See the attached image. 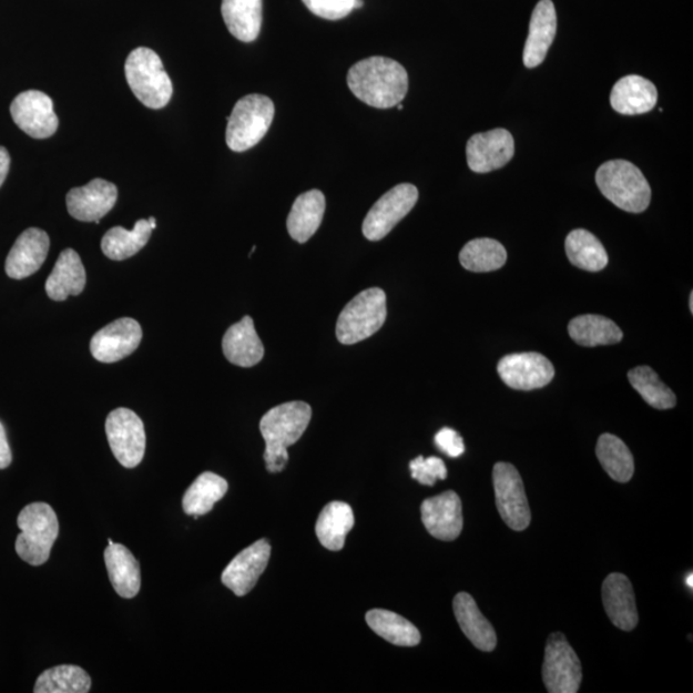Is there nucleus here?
Listing matches in <instances>:
<instances>
[{
	"label": "nucleus",
	"instance_id": "obj_37",
	"mask_svg": "<svg viewBox=\"0 0 693 693\" xmlns=\"http://www.w3.org/2000/svg\"><path fill=\"white\" fill-rule=\"evenodd\" d=\"M91 676L77 665H59L39 675L35 693H88L91 691Z\"/></svg>",
	"mask_w": 693,
	"mask_h": 693
},
{
	"label": "nucleus",
	"instance_id": "obj_18",
	"mask_svg": "<svg viewBox=\"0 0 693 693\" xmlns=\"http://www.w3.org/2000/svg\"><path fill=\"white\" fill-rule=\"evenodd\" d=\"M421 520L429 534L440 541H453L462 531V503L458 493L447 491L421 505Z\"/></svg>",
	"mask_w": 693,
	"mask_h": 693
},
{
	"label": "nucleus",
	"instance_id": "obj_36",
	"mask_svg": "<svg viewBox=\"0 0 693 693\" xmlns=\"http://www.w3.org/2000/svg\"><path fill=\"white\" fill-rule=\"evenodd\" d=\"M507 249L502 244L489 238L470 241L460 252L462 267L472 273L499 271L507 264Z\"/></svg>",
	"mask_w": 693,
	"mask_h": 693
},
{
	"label": "nucleus",
	"instance_id": "obj_9",
	"mask_svg": "<svg viewBox=\"0 0 693 693\" xmlns=\"http://www.w3.org/2000/svg\"><path fill=\"white\" fill-rule=\"evenodd\" d=\"M542 676L550 693H577L581 687V660L562 633H552L546 643Z\"/></svg>",
	"mask_w": 693,
	"mask_h": 693
},
{
	"label": "nucleus",
	"instance_id": "obj_42",
	"mask_svg": "<svg viewBox=\"0 0 693 693\" xmlns=\"http://www.w3.org/2000/svg\"><path fill=\"white\" fill-rule=\"evenodd\" d=\"M12 462V451L8 444L6 429L0 422V470L7 469Z\"/></svg>",
	"mask_w": 693,
	"mask_h": 693
},
{
	"label": "nucleus",
	"instance_id": "obj_5",
	"mask_svg": "<svg viewBox=\"0 0 693 693\" xmlns=\"http://www.w3.org/2000/svg\"><path fill=\"white\" fill-rule=\"evenodd\" d=\"M125 73L130 89L145 108L160 110L171 101L173 83L159 54L152 49H134L128 57Z\"/></svg>",
	"mask_w": 693,
	"mask_h": 693
},
{
	"label": "nucleus",
	"instance_id": "obj_43",
	"mask_svg": "<svg viewBox=\"0 0 693 693\" xmlns=\"http://www.w3.org/2000/svg\"><path fill=\"white\" fill-rule=\"evenodd\" d=\"M10 153H8L4 146H0V186L4 184L8 173H10Z\"/></svg>",
	"mask_w": 693,
	"mask_h": 693
},
{
	"label": "nucleus",
	"instance_id": "obj_8",
	"mask_svg": "<svg viewBox=\"0 0 693 693\" xmlns=\"http://www.w3.org/2000/svg\"><path fill=\"white\" fill-rule=\"evenodd\" d=\"M492 478L497 510L502 520L513 531H524L531 524L532 516L518 469L509 462H497Z\"/></svg>",
	"mask_w": 693,
	"mask_h": 693
},
{
	"label": "nucleus",
	"instance_id": "obj_19",
	"mask_svg": "<svg viewBox=\"0 0 693 693\" xmlns=\"http://www.w3.org/2000/svg\"><path fill=\"white\" fill-rule=\"evenodd\" d=\"M49 236L42 230L30 227L24 231L6 261V273L12 279L21 281L35 274L45 263L49 252Z\"/></svg>",
	"mask_w": 693,
	"mask_h": 693
},
{
	"label": "nucleus",
	"instance_id": "obj_40",
	"mask_svg": "<svg viewBox=\"0 0 693 693\" xmlns=\"http://www.w3.org/2000/svg\"><path fill=\"white\" fill-rule=\"evenodd\" d=\"M319 18L336 21L347 18L354 11L355 0H302Z\"/></svg>",
	"mask_w": 693,
	"mask_h": 693
},
{
	"label": "nucleus",
	"instance_id": "obj_39",
	"mask_svg": "<svg viewBox=\"0 0 693 693\" xmlns=\"http://www.w3.org/2000/svg\"><path fill=\"white\" fill-rule=\"evenodd\" d=\"M411 477L420 485L435 486L437 480H445L447 478V468L444 460L431 456L429 459H424L422 456L416 458L410 462Z\"/></svg>",
	"mask_w": 693,
	"mask_h": 693
},
{
	"label": "nucleus",
	"instance_id": "obj_27",
	"mask_svg": "<svg viewBox=\"0 0 693 693\" xmlns=\"http://www.w3.org/2000/svg\"><path fill=\"white\" fill-rule=\"evenodd\" d=\"M325 206V195L320 191L300 194L293 203L287 220L292 238L298 243H306L312 238L322 225Z\"/></svg>",
	"mask_w": 693,
	"mask_h": 693
},
{
	"label": "nucleus",
	"instance_id": "obj_25",
	"mask_svg": "<svg viewBox=\"0 0 693 693\" xmlns=\"http://www.w3.org/2000/svg\"><path fill=\"white\" fill-rule=\"evenodd\" d=\"M86 284V273L78 252L64 249L45 283L49 298L61 302L70 296H79Z\"/></svg>",
	"mask_w": 693,
	"mask_h": 693
},
{
	"label": "nucleus",
	"instance_id": "obj_12",
	"mask_svg": "<svg viewBox=\"0 0 693 693\" xmlns=\"http://www.w3.org/2000/svg\"><path fill=\"white\" fill-rule=\"evenodd\" d=\"M11 115L14 124L31 137L47 139L59 129L53 101L43 92L28 91L16 96Z\"/></svg>",
	"mask_w": 693,
	"mask_h": 693
},
{
	"label": "nucleus",
	"instance_id": "obj_32",
	"mask_svg": "<svg viewBox=\"0 0 693 693\" xmlns=\"http://www.w3.org/2000/svg\"><path fill=\"white\" fill-rule=\"evenodd\" d=\"M366 623L379 638L396 646L412 648L419 645L421 634L407 619L393 611L374 609L366 614Z\"/></svg>",
	"mask_w": 693,
	"mask_h": 693
},
{
	"label": "nucleus",
	"instance_id": "obj_41",
	"mask_svg": "<svg viewBox=\"0 0 693 693\" xmlns=\"http://www.w3.org/2000/svg\"><path fill=\"white\" fill-rule=\"evenodd\" d=\"M436 445L440 451L450 456V458H460L465 452V445L462 437L458 431L451 428H444L436 435Z\"/></svg>",
	"mask_w": 693,
	"mask_h": 693
},
{
	"label": "nucleus",
	"instance_id": "obj_10",
	"mask_svg": "<svg viewBox=\"0 0 693 693\" xmlns=\"http://www.w3.org/2000/svg\"><path fill=\"white\" fill-rule=\"evenodd\" d=\"M105 435L122 467L134 469L145 453V429L139 416L125 407L113 410L105 420Z\"/></svg>",
	"mask_w": 693,
	"mask_h": 693
},
{
	"label": "nucleus",
	"instance_id": "obj_16",
	"mask_svg": "<svg viewBox=\"0 0 693 693\" xmlns=\"http://www.w3.org/2000/svg\"><path fill=\"white\" fill-rule=\"evenodd\" d=\"M272 557V544L267 540H259L243 550L231 561L222 574V582L236 597H246L265 572Z\"/></svg>",
	"mask_w": 693,
	"mask_h": 693
},
{
	"label": "nucleus",
	"instance_id": "obj_35",
	"mask_svg": "<svg viewBox=\"0 0 693 693\" xmlns=\"http://www.w3.org/2000/svg\"><path fill=\"white\" fill-rule=\"evenodd\" d=\"M597 455L608 475L619 483L630 482L634 475V460L630 448L621 438L602 435L599 438Z\"/></svg>",
	"mask_w": 693,
	"mask_h": 693
},
{
	"label": "nucleus",
	"instance_id": "obj_31",
	"mask_svg": "<svg viewBox=\"0 0 693 693\" xmlns=\"http://www.w3.org/2000/svg\"><path fill=\"white\" fill-rule=\"evenodd\" d=\"M227 488L230 486L223 477L211 471L203 472L184 495L183 509L186 516L195 519L206 516L214 509L216 502L224 499Z\"/></svg>",
	"mask_w": 693,
	"mask_h": 693
},
{
	"label": "nucleus",
	"instance_id": "obj_26",
	"mask_svg": "<svg viewBox=\"0 0 693 693\" xmlns=\"http://www.w3.org/2000/svg\"><path fill=\"white\" fill-rule=\"evenodd\" d=\"M455 616L461 631L477 649L489 652L497 646V635L491 623L480 613L477 602L467 592L456 594Z\"/></svg>",
	"mask_w": 693,
	"mask_h": 693
},
{
	"label": "nucleus",
	"instance_id": "obj_13",
	"mask_svg": "<svg viewBox=\"0 0 693 693\" xmlns=\"http://www.w3.org/2000/svg\"><path fill=\"white\" fill-rule=\"evenodd\" d=\"M505 385L517 390L543 388L552 381L554 368L548 357L537 353L512 354L497 366Z\"/></svg>",
	"mask_w": 693,
	"mask_h": 693
},
{
	"label": "nucleus",
	"instance_id": "obj_45",
	"mask_svg": "<svg viewBox=\"0 0 693 693\" xmlns=\"http://www.w3.org/2000/svg\"><path fill=\"white\" fill-rule=\"evenodd\" d=\"M149 222H150V224H151L152 230H153V231H154V230H156V227H157V222H156V218H154V217H150V218H149Z\"/></svg>",
	"mask_w": 693,
	"mask_h": 693
},
{
	"label": "nucleus",
	"instance_id": "obj_22",
	"mask_svg": "<svg viewBox=\"0 0 693 693\" xmlns=\"http://www.w3.org/2000/svg\"><path fill=\"white\" fill-rule=\"evenodd\" d=\"M223 353L227 361L241 368H252L263 360L265 348L251 316H244L240 323L227 329L223 339Z\"/></svg>",
	"mask_w": 693,
	"mask_h": 693
},
{
	"label": "nucleus",
	"instance_id": "obj_34",
	"mask_svg": "<svg viewBox=\"0 0 693 693\" xmlns=\"http://www.w3.org/2000/svg\"><path fill=\"white\" fill-rule=\"evenodd\" d=\"M565 251L570 263L585 272H601L609 264L605 247L597 236L584 230L568 235Z\"/></svg>",
	"mask_w": 693,
	"mask_h": 693
},
{
	"label": "nucleus",
	"instance_id": "obj_30",
	"mask_svg": "<svg viewBox=\"0 0 693 693\" xmlns=\"http://www.w3.org/2000/svg\"><path fill=\"white\" fill-rule=\"evenodd\" d=\"M568 332L575 344L583 347L616 345L623 332L613 322L600 315H582L569 323Z\"/></svg>",
	"mask_w": 693,
	"mask_h": 693
},
{
	"label": "nucleus",
	"instance_id": "obj_46",
	"mask_svg": "<svg viewBox=\"0 0 693 693\" xmlns=\"http://www.w3.org/2000/svg\"><path fill=\"white\" fill-rule=\"evenodd\" d=\"M686 582L690 589L692 590L693 589V574L692 573L689 574Z\"/></svg>",
	"mask_w": 693,
	"mask_h": 693
},
{
	"label": "nucleus",
	"instance_id": "obj_6",
	"mask_svg": "<svg viewBox=\"0 0 693 693\" xmlns=\"http://www.w3.org/2000/svg\"><path fill=\"white\" fill-rule=\"evenodd\" d=\"M275 115L271 98L251 94L241 98L227 119L226 144L234 152H246L261 142Z\"/></svg>",
	"mask_w": 693,
	"mask_h": 693
},
{
	"label": "nucleus",
	"instance_id": "obj_20",
	"mask_svg": "<svg viewBox=\"0 0 693 693\" xmlns=\"http://www.w3.org/2000/svg\"><path fill=\"white\" fill-rule=\"evenodd\" d=\"M602 602L607 614L619 630L633 631L639 624V611L630 579L621 573L610 574L602 584Z\"/></svg>",
	"mask_w": 693,
	"mask_h": 693
},
{
	"label": "nucleus",
	"instance_id": "obj_14",
	"mask_svg": "<svg viewBox=\"0 0 693 693\" xmlns=\"http://www.w3.org/2000/svg\"><path fill=\"white\" fill-rule=\"evenodd\" d=\"M513 154L516 142L505 129L472 135L467 145L468 165L477 174L491 173L508 165Z\"/></svg>",
	"mask_w": 693,
	"mask_h": 693
},
{
	"label": "nucleus",
	"instance_id": "obj_48",
	"mask_svg": "<svg viewBox=\"0 0 693 693\" xmlns=\"http://www.w3.org/2000/svg\"><path fill=\"white\" fill-rule=\"evenodd\" d=\"M398 110L402 111L404 110V105L401 103L398 104Z\"/></svg>",
	"mask_w": 693,
	"mask_h": 693
},
{
	"label": "nucleus",
	"instance_id": "obj_33",
	"mask_svg": "<svg viewBox=\"0 0 693 693\" xmlns=\"http://www.w3.org/2000/svg\"><path fill=\"white\" fill-rule=\"evenodd\" d=\"M152 232L149 220H137L133 231H126L121 226L112 227L103 236V254L113 261L133 257L149 243Z\"/></svg>",
	"mask_w": 693,
	"mask_h": 693
},
{
	"label": "nucleus",
	"instance_id": "obj_24",
	"mask_svg": "<svg viewBox=\"0 0 693 693\" xmlns=\"http://www.w3.org/2000/svg\"><path fill=\"white\" fill-rule=\"evenodd\" d=\"M109 543L104 561L113 589L122 599H134L141 591V565L124 544L115 543L111 538Z\"/></svg>",
	"mask_w": 693,
	"mask_h": 693
},
{
	"label": "nucleus",
	"instance_id": "obj_23",
	"mask_svg": "<svg viewBox=\"0 0 693 693\" xmlns=\"http://www.w3.org/2000/svg\"><path fill=\"white\" fill-rule=\"evenodd\" d=\"M611 108L621 115H643L655 109L658 89L650 80L630 75L622 78L613 88L610 95Z\"/></svg>",
	"mask_w": 693,
	"mask_h": 693
},
{
	"label": "nucleus",
	"instance_id": "obj_44",
	"mask_svg": "<svg viewBox=\"0 0 693 693\" xmlns=\"http://www.w3.org/2000/svg\"><path fill=\"white\" fill-rule=\"evenodd\" d=\"M364 6V0H355L354 10H360Z\"/></svg>",
	"mask_w": 693,
	"mask_h": 693
},
{
	"label": "nucleus",
	"instance_id": "obj_47",
	"mask_svg": "<svg viewBox=\"0 0 693 693\" xmlns=\"http://www.w3.org/2000/svg\"><path fill=\"white\" fill-rule=\"evenodd\" d=\"M690 309H691V313H693V293H691V296H690Z\"/></svg>",
	"mask_w": 693,
	"mask_h": 693
},
{
	"label": "nucleus",
	"instance_id": "obj_28",
	"mask_svg": "<svg viewBox=\"0 0 693 693\" xmlns=\"http://www.w3.org/2000/svg\"><path fill=\"white\" fill-rule=\"evenodd\" d=\"M222 13L234 38L255 42L263 27V0H223Z\"/></svg>",
	"mask_w": 693,
	"mask_h": 693
},
{
	"label": "nucleus",
	"instance_id": "obj_7",
	"mask_svg": "<svg viewBox=\"0 0 693 693\" xmlns=\"http://www.w3.org/2000/svg\"><path fill=\"white\" fill-rule=\"evenodd\" d=\"M387 319V296L380 288L366 289L347 304L336 326L342 345H355L374 336Z\"/></svg>",
	"mask_w": 693,
	"mask_h": 693
},
{
	"label": "nucleus",
	"instance_id": "obj_38",
	"mask_svg": "<svg viewBox=\"0 0 693 693\" xmlns=\"http://www.w3.org/2000/svg\"><path fill=\"white\" fill-rule=\"evenodd\" d=\"M632 387L638 390L645 402L658 410H670L676 405V397L670 387L659 379L658 374L649 366H639L628 373Z\"/></svg>",
	"mask_w": 693,
	"mask_h": 693
},
{
	"label": "nucleus",
	"instance_id": "obj_4",
	"mask_svg": "<svg viewBox=\"0 0 693 693\" xmlns=\"http://www.w3.org/2000/svg\"><path fill=\"white\" fill-rule=\"evenodd\" d=\"M18 526L21 534L16 540V552L32 567L45 564L60 533L59 518L52 507L44 502L28 505L20 512Z\"/></svg>",
	"mask_w": 693,
	"mask_h": 693
},
{
	"label": "nucleus",
	"instance_id": "obj_11",
	"mask_svg": "<svg viewBox=\"0 0 693 693\" xmlns=\"http://www.w3.org/2000/svg\"><path fill=\"white\" fill-rule=\"evenodd\" d=\"M419 200V191L412 184H399L375 203L363 224L366 240L377 242L394 231L404 217L410 214Z\"/></svg>",
	"mask_w": 693,
	"mask_h": 693
},
{
	"label": "nucleus",
	"instance_id": "obj_2",
	"mask_svg": "<svg viewBox=\"0 0 693 693\" xmlns=\"http://www.w3.org/2000/svg\"><path fill=\"white\" fill-rule=\"evenodd\" d=\"M312 416V406L302 401L276 406L263 416L259 430L266 442L264 459L268 471L281 472L287 467L288 447L304 436Z\"/></svg>",
	"mask_w": 693,
	"mask_h": 693
},
{
	"label": "nucleus",
	"instance_id": "obj_21",
	"mask_svg": "<svg viewBox=\"0 0 693 693\" xmlns=\"http://www.w3.org/2000/svg\"><path fill=\"white\" fill-rule=\"evenodd\" d=\"M558 18L552 0H541L534 8L524 45L523 62L528 69L540 67L557 37Z\"/></svg>",
	"mask_w": 693,
	"mask_h": 693
},
{
	"label": "nucleus",
	"instance_id": "obj_3",
	"mask_svg": "<svg viewBox=\"0 0 693 693\" xmlns=\"http://www.w3.org/2000/svg\"><path fill=\"white\" fill-rule=\"evenodd\" d=\"M597 184L603 197L631 214H641L650 206V184L632 162L613 160L603 163L597 173Z\"/></svg>",
	"mask_w": 693,
	"mask_h": 693
},
{
	"label": "nucleus",
	"instance_id": "obj_17",
	"mask_svg": "<svg viewBox=\"0 0 693 693\" xmlns=\"http://www.w3.org/2000/svg\"><path fill=\"white\" fill-rule=\"evenodd\" d=\"M119 197L118 186L103 179H94L85 186L73 187L68 193L69 214L84 223L100 224V220L115 207Z\"/></svg>",
	"mask_w": 693,
	"mask_h": 693
},
{
	"label": "nucleus",
	"instance_id": "obj_15",
	"mask_svg": "<svg viewBox=\"0 0 693 693\" xmlns=\"http://www.w3.org/2000/svg\"><path fill=\"white\" fill-rule=\"evenodd\" d=\"M142 337L141 324L130 317H122L94 334L91 353L96 361L118 363L134 353Z\"/></svg>",
	"mask_w": 693,
	"mask_h": 693
},
{
	"label": "nucleus",
	"instance_id": "obj_29",
	"mask_svg": "<svg viewBox=\"0 0 693 693\" xmlns=\"http://www.w3.org/2000/svg\"><path fill=\"white\" fill-rule=\"evenodd\" d=\"M355 526L353 508L348 503L334 501L323 509L316 521V536L325 549L340 551L346 537Z\"/></svg>",
	"mask_w": 693,
	"mask_h": 693
},
{
	"label": "nucleus",
	"instance_id": "obj_1",
	"mask_svg": "<svg viewBox=\"0 0 693 693\" xmlns=\"http://www.w3.org/2000/svg\"><path fill=\"white\" fill-rule=\"evenodd\" d=\"M347 84L357 100L371 108L387 110L405 100L409 91V75L395 60L370 57L349 69Z\"/></svg>",
	"mask_w": 693,
	"mask_h": 693
}]
</instances>
